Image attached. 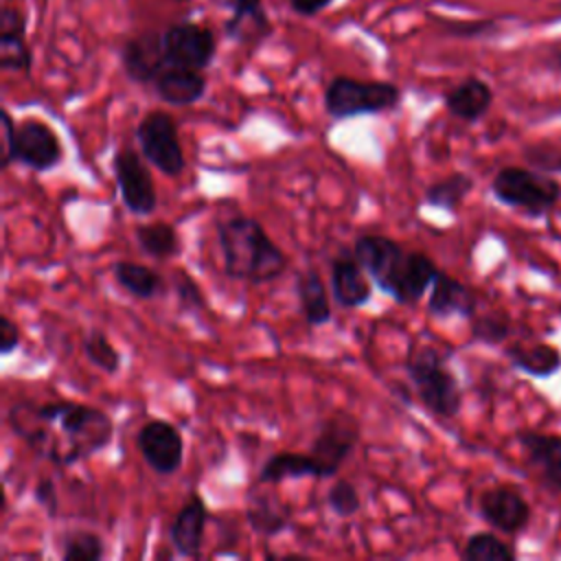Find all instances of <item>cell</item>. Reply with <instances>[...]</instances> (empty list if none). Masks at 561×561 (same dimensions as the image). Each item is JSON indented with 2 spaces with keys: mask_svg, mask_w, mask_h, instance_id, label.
Masks as SVG:
<instances>
[{
  "mask_svg": "<svg viewBox=\"0 0 561 561\" xmlns=\"http://www.w3.org/2000/svg\"><path fill=\"white\" fill-rule=\"evenodd\" d=\"M217 245L224 272L232 280L263 285L285 274L289 261L263 224L248 215H234L217 226Z\"/></svg>",
  "mask_w": 561,
  "mask_h": 561,
  "instance_id": "1",
  "label": "cell"
},
{
  "mask_svg": "<svg viewBox=\"0 0 561 561\" xmlns=\"http://www.w3.org/2000/svg\"><path fill=\"white\" fill-rule=\"evenodd\" d=\"M408 379L423 408L438 419H454L462 408L458 377L447 366V355L436 346H419L405 357Z\"/></svg>",
  "mask_w": 561,
  "mask_h": 561,
  "instance_id": "2",
  "label": "cell"
},
{
  "mask_svg": "<svg viewBox=\"0 0 561 561\" xmlns=\"http://www.w3.org/2000/svg\"><path fill=\"white\" fill-rule=\"evenodd\" d=\"M322 103L331 121L381 114L399 107L401 88L392 81L355 79L348 75H337L327 83Z\"/></svg>",
  "mask_w": 561,
  "mask_h": 561,
  "instance_id": "3",
  "label": "cell"
},
{
  "mask_svg": "<svg viewBox=\"0 0 561 561\" xmlns=\"http://www.w3.org/2000/svg\"><path fill=\"white\" fill-rule=\"evenodd\" d=\"M493 197L528 217H543L561 202V182L533 167H502L491 180Z\"/></svg>",
  "mask_w": 561,
  "mask_h": 561,
  "instance_id": "4",
  "label": "cell"
},
{
  "mask_svg": "<svg viewBox=\"0 0 561 561\" xmlns=\"http://www.w3.org/2000/svg\"><path fill=\"white\" fill-rule=\"evenodd\" d=\"M55 423L66 436V467L103 451L114 436L112 416L101 408L79 401H61Z\"/></svg>",
  "mask_w": 561,
  "mask_h": 561,
  "instance_id": "5",
  "label": "cell"
},
{
  "mask_svg": "<svg viewBox=\"0 0 561 561\" xmlns=\"http://www.w3.org/2000/svg\"><path fill=\"white\" fill-rule=\"evenodd\" d=\"M136 142L142 158L167 178H180L186 160L178 134V123L167 110L147 112L136 125Z\"/></svg>",
  "mask_w": 561,
  "mask_h": 561,
  "instance_id": "6",
  "label": "cell"
},
{
  "mask_svg": "<svg viewBox=\"0 0 561 561\" xmlns=\"http://www.w3.org/2000/svg\"><path fill=\"white\" fill-rule=\"evenodd\" d=\"M64 160V145L57 131L37 116H24L15 127V145L11 158L2 164H22L35 173H48Z\"/></svg>",
  "mask_w": 561,
  "mask_h": 561,
  "instance_id": "7",
  "label": "cell"
},
{
  "mask_svg": "<svg viewBox=\"0 0 561 561\" xmlns=\"http://www.w3.org/2000/svg\"><path fill=\"white\" fill-rule=\"evenodd\" d=\"M140 156L142 153L131 147L116 149L112 156V171L123 206L131 215H151L158 206V193L145 158Z\"/></svg>",
  "mask_w": 561,
  "mask_h": 561,
  "instance_id": "8",
  "label": "cell"
},
{
  "mask_svg": "<svg viewBox=\"0 0 561 561\" xmlns=\"http://www.w3.org/2000/svg\"><path fill=\"white\" fill-rule=\"evenodd\" d=\"M167 64L206 70L217 55V37L213 28L199 22H175L162 31Z\"/></svg>",
  "mask_w": 561,
  "mask_h": 561,
  "instance_id": "9",
  "label": "cell"
},
{
  "mask_svg": "<svg viewBox=\"0 0 561 561\" xmlns=\"http://www.w3.org/2000/svg\"><path fill=\"white\" fill-rule=\"evenodd\" d=\"M359 443V425L348 414H333L318 423L313 440L309 445V454L322 467L324 478H333L344 462L353 456Z\"/></svg>",
  "mask_w": 561,
  "mask_h": 561,
  "instance_id": "10",
  "label": "cell"
},
{
  "mask_svg": "<svg viewBox=\"0 0 561 561\" xmlns=\"http://www.w3.org/2000/svg\"><path fill=\"white\" fill-rule=\"evenodd\" d=\"M353 254L364 265V270L368 272L373 283L383 294L392 296V291L399 283V276L403 272L408 250L399 241H394L386 234L366 232L353 241Z\"/></svg>",
  "mask_w": 561,
  "mask_h": 561,
  "instance_id": "11",
  "label": "cell"
},
{
  "mask_svg": "<svg viewBox=\"0 0 561 561\" xmlns=\"http://www.w3.org/2000/svg\"><path fill=\"white\" fill-rule=\"evenodd\" d=\"M136 447L149 469L158 476H173L184 462V438L180 430L164 421L151 419L136 432Z\"/></svg>",
  "mask_w": 561,
  "mask_h": 561,
  "instance_id": "12",
  "label": "cell"
},
{
  "mask_svg": "<svg viewBox=\"0 0 561 561\" xmlns=\"http://www.w3.org/2000/svg\"><path fill=\"white\" fill-rule=\"evenodd\" d=\"M478 515L497 533L519 535L528 528L533 511L517 486L495 484L478 495Z\"/></svg>",
  "mask_w": 561,
  "mask_h": 561,
  "instance_id": "13",
  "label": "cell"
},
{
  "mask_svg": "<svg viewBox=\"0 0 561 561\" xmlns=\"http://www.w3.org/2000/svg\"><path fill=\"white\" fill-rule=\"evenodd\" d=\"M164 66L169 64L164 57L162 31L147 28L123 42L121 68L131 83L151 85Z\"/></svg>",
  "mask_w": 561,
  "mask_h": 561,
  "instance_id": "14",
  "label": "cell"
},
{
  "mask_svg": "<svg viewBox=\"0 0 561 561\" xmlns=\"http://www.w3.org/2000/svg\"><path fill=\"white\" fill-rule=\"evenodd\" d=\"M331 298L342 309H359L373 298V278L353 252H340L329 267Z\"/></svg>",
  "mask_w": 561,
  "mask_h": 561,
  "instance_id": "15",
  "label": "cell"
},
{
  "mask_svg": "<svg viewBox=\"0 0 561 561\" xmlns=\"http://www.w3.org/2000/svg\"><path fill=\"white\" fill-rule=\"evenodd\" d=\"M515 440L539 482L550 493H561V434L517 430Z\"/></svg>",
  "mask_w": 561,
  "mask_h": 561,
  "instance_id": "16",
  "label": "cell"
},
{
  "mask_svg": "<svg viewBox=\"0 0 561 561\" xmlns=\"http://www.w3.org/2000/svg\"><path fill=\"white\" fill-rule=\"evenodd\" d=\"M208 524V508L199 493H191L169 526V543L178 557L197 559L202 554Z\"/></svg>",
  "mask_w": 561,
  "mask_h": 561,
  "instance_id": "17",
  "label": "cell"
},
{
  "mask_svg": "<svg viewBox=\"0 0 561 561\" xmlns=\"http://www.w3.org/2000/svg\"><path fill=\"white\" fill-rule=\"evenodd\" d=\"M272 486H252L245 493V522L254 535L265 539L278 537L291 526V511Z\"/></svg>",
  "mask_w": 561,
  "mask_h": 561,
  "instance_id": "18",
  "label": "cell"
},
{
  "mask_svg": "<svg viewBox=\"0 0 561 561\" xmlns=\"http://www.w3.org/2000/svg\"><path fill=\"white\" fill-rule=\"evenodd\" d=\"M0 68L4 72H24L33 68V53L26 39V15L18 7L0 11Z\"/></svg>",
  "mask_w": 561,
  "mask_h": 561,
  "instance_id": "19",
  "label": "cell"
},
{
  "mask_svg": "<svg viewBox=\"0 0 561 561\" xmlns=\"http://www.w3.org/2000/svg\"><path fill=\"white\" fill-rule=\"evenodd\" d=\"M156 96L175 107H188L204 99L208 81L204 70L184 68V66H164L151 83Z\"/></svg>",
  "mask_w": 561,
  "mask_h": 561,
  "instance_id": "20",
  "label": "cell"
},
{
  "mask_svg": "<svg viewBox=\"0 0 561 561\" xmlns=\"http://www.w3.org/2000/svg\"><path fill=\"white\" fill-rule=\"evenodd\" d=\"M427 311L440 320L451 316L469 320L478 313V298L469 285L440 270L430 287Z\"/></svg>",
  "mask_w": 561,
  "mask_h": 561,
  "instance_id": "21",
  "label": "cell"
},
{
  "mask_svg": "<svg viewBox=\"0 0 561 561\" xmlns=\"http://www.w3.org/2000/svg\"><path fill=\"white\" fill-rule=\"evenodd\" d=\"M443 103L454 118L462 123H478L493 105V90L484 79L471 75L449 88L443 96Z\"/></svg>",
  "mask_w": 561,
  "mask_h": 561,
  "instance_id": "22",
  "label": "cell"
},
{
  "mask_svg": "<svg viewBox=\"0 0 561 561\" xmlns=\"http://www.w3.org/2000/svg\"><path fill=\"white\" fill-rule=\"evenodd\" d=\"M232 15L226 20V35L243 46L261 44L272 33L263 0H221Z\"/></svg>",
  "mask_w": 561,
  "mask_h": 561,
  "instance_id": "23",
  "label": "cell"
},
{
  "mask_svg": "<svg viewBox=\"0 0 561 561\" xmlns=\"http://www.w3.org/2000/svg\"><path fill=\"white\" fill-rule=\"evenodd\" d=\"M296 296L300 316L309 327H322L333 320L329 289L316 267H307L296 274Z\"/></svg>",
  "mask_w": 561,
  "mask_h": 561,
  "instance_id": "24",
  "label": "cell"
},
{
  "mask_svg": "<svg viewBox=\"0 0 561 561\" xmlns=\"http://www.w3.org/2000/svg\"><path fill=\"white\" fill-rule=\"evenodd\" d=\"M438 272L440 270L436 267L432 256H427L425 252H419V250H408L403 274H401L397 289L390 298L405 307L416 305L423 298V294L432 287Z\"/></svg>",
  "mask_w": 561,
  "mask_h": 561,
  "instance_id": "25",
  "label": "cell"
},
{
  "mask_svg": "<svg viewBox=\"0 0 561 561\" xmlns=\"http://www.w3.org/2000/svg\"><path fill=\"white\" fill-rule=\"evenodd\" d=\"M302 478H318V480L324 478L322 467L309 451L307 454L276 451L263 462L259 471V482L274 484V486L285 480H302Z\"/></svg>",
  "mask_w": 561,
  "mask_h": 561,
  "instance_id": "26",
  "label": "cell"
},
{
  "mask_svg": "<svg viewBox=\"0 0 561 561\" xmlns=\"http://www.w3.org/2000/svg\"><path fill=\"white\" fill-rule=\"evenodd\" d=\"M506 357L517 368L519 373L535 377V379H546L552 377L561 368V351L552 344L546 342H535V344H511L506 346Z\"/></svg>",
  "mask_w": 561,
  "mask_h": 561,
  "instance_id": "27",
  "label": "cell"
},
{
  "mask_svg": "<svg viewBox=\"0 0 561 561\" xmlns=\"http://www.w3.org/2000/svg\"><path fill=\"white\" fill-rule=\"evenodd\" d=\"M114 280L138 300H151L164 291V278L149 265L134 261H116L112 265Z\"/></svg>",
  "mask_w": 561,
  "mask_h": 561,
  "instance_id": "28",
  "label": "cell"
},
{
  "mask_svg": "<svg viewBox=\"0 0 561 561\" xmlns=\"http://www.w3.org/2000/svg\"><path fill=\"white\" fill-rule=\"evenodd\" d=\"M473 191V178L465 171H454L436 182H432L423 193V204L445 210L449 215L458 213L467 195Z\"/></svg>",
  "mask_w": 561,
  "mask_h": 561,
  "instance_id": "29",
  "label": "cell"
},
{
  "mask_svg": "<svg viewBox=\"0 0 561 561\" xmlns=\"http://www.w3.org/2000/svg\"><path fill=\"white\" fill-rule=\"evenodd\" d=\"M134 239L138 248L156 259V261H167L180 254V234L175 226L169 221H149V224H138L134 228Z\"/></svg>",
  "mask_w": 561,
  "mask_h": 561,
  "instance_id": "30",
  "label": "cell"
},
{
  "mask_svg": "<svg viewBox=\"0 0 561 561\" xmlns=\"http://www.w3.org/2000/svg\"><path fill=\"white\" fill-rule=\"evenodd\" d=\"M517 557V550L502 541L495 533L491 530H480L467 537L460 559L465 561H513Z\"/></svg>",
  "mask_w": 561,
  "mask_h": 561,
  "instance_id": "31",
  "label": "cell"
},
{
  "mask_svg": "<svg viewBox=\"0 0 561 561\" xmlns=\"http://www.w3.org/2000/svg\"><path fill=\"white\" fill-rule=\"evenodd\" d=\"M81 351L85 355V359L96 366L99 370L107 373V375H116L121 368V353L118 348L112 344V340L107 337L105 331L101 329H90L83 340H81Z\"/></svg>",
  "mask_w": 561,
  "mask_h": 561,
  "instance_id": "32",
  "label": "cell"
},
{
  "mask_svg": "<svg viewBox=\"0 0 561 561\" xmlns=\"http://www.w3.org/2000/svg\"><path fill=\"white\" fill-rule=\"evenodd\" d=\"M105 554L101 535L94 530L77 528L61 537V559L64 561H99Z\"/></svg>",
  "mask_w": 561,
  "mask_h": 561,
  "instance_id": "33",
  "label": "cell"
},
{
  "mask_svg": "<svg viewBox=\"0 0 561 561\" xmlns=\"http://www.w3.org/2000/svg\"><path fill=\"white\" fill-rule=\"evenodd\" d=\"M469 333L473 342H480L486 346H500L511 335V320L497 311L476 313L473 318H469Z\"/></svg>",
  "mask_w": 561,
  "mask_h": 561,
  "instance_id": "34",
  "label": "cell"
},
{
  "mask_svg": "<svg viewBox=\"0 0 561 561\" xmlns=\"http://www.w3.org/2000/svg\"><path fill=\"white\" fill-rule=\"evenodd\" d=\"M327 506L337 517H353L362 508V495L351 480H335L327 491Z\"/></svg>",
  "mask_w": 561,
  "mask_h": 561,
  "instance_id": "35",
  "label": "cell"
},
{
  "mask_svg": "<svg viewBox=\"0 0 561 561\" xmlns=\"http://www.w3.org/2000/svg\"><path fill=\"white\" fill-rule=\"evenodd\" d=\"M524 158L537 171H543V173H550V175L561 173V149H557L548 142L526 147Z\"/></svg>",
  "mask_w": 561,
  "mask_h": 561,
  "instance_id": "36",
  "label": "cell"
},
{
  "mask_svg": "<svg viewBox=\"0 0 561 561\" xmlns=\"http://www.w3.org/2000/svg\"><path fill=\"white\" fill-rule=\"evenodd\" d=\"M443 31L451 37L460 39H476L486 37L497 31V24L493 20H469V22H445Z\"/></svg>",
  "mask_w": 561,
  "mask_h": 561,
  "instance_id": "37",
  "label": "cell"
},
{
  "mask_svg": "<svg viewBox=\"0 0 561 561\" xmlns=\"http://www.w3.org/2000/svg\"><path fill=\"white\" fill-rule=\"evenodd\" d=\"M175 294H178L182 309H191V311L206 309V300H204L199 285L193 278H188L186 274H180V280L175 283Z\"/></svg>",
  "mask_w": 561,
  "mask_h": 561,
  "instance_id": "38",
  "label": "cell"
},
{
  "mask_svg": "<svg viewBox=\"0 0 561 561\" xmlns=\"http://www.w3.org/2000/svg\"><path fill=\"white\" fill-rule=\"evenodd\" d=\"M33 497L37 502L39 508H44V513L48 517H57L59 513V491L53 478H42L37 480L35 489H33Z\"/></svg>",
  "mask_w": 561,
  "mask_h": 561,
  "instance_id": "39",
  "label": "cell"
},
{
  "mask_svg": "<svg viewBox=\"0 0 561 561\" xmlns=\"http://www.w3.org/2000/svg\"><path fill=\"white\" fill-rule=\"evenodd\" d=\"M20 342H22L20 327L9 316H2L0 318V353L11 355L20 346Z\"/></svg>",
  "mask_w": 561,
  "mask_h": 561,
  "instance_id": "40",
  "label": "cell"
},
{
  "mask_svg": "<svg viewBox=\"0 0 561 561\" xmlns=\"http://www.w3.org/2000/svg\"><path fill=\"white\" fill-rule=\"evenodd\" d=\"M289 9L300 18H316L327 7H331L335 0H287Z\"/></svg>",
  "mask_w": 561,
  "mask_h": 561,
  "instance_id": "41",
  "label": "cell"
},
{
  "mask_svg": "<svg viewBox=\"0 0 561 561\" xmlns=\"http://www.w3.org/2000/svg\"><path fill=\"white\" fill-rule=\"evenodd\" d=\"M550 64H552L554 68H561V46L554 48V53H552V57H550Z\"/></svg>",
  "mask_w": 561,
  "mask_h": 561,
  "instance_id": "42",
  "label": "cell"
},
{
  "mask_svg": "<svg viewBox=\"0 0 561 561\" xmlns=\"http://www.w3.org/2000/svg\"><path fill=\"white\" fill-rule=\"evenodd\" d=\"M175 2H186V0H175Z\"/></svg>",
  "mask_w": 561,
  "mask_h": 561,
  "instance_id": "43",
  "label": "cell"
}]
</instances>
